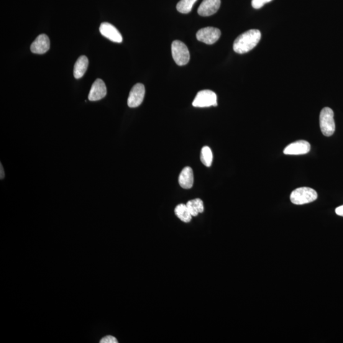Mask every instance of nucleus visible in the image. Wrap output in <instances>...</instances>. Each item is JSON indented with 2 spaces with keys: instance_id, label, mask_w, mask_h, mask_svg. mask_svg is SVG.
<instances>
[{
  "instance_id": "nucleus-1",
  "label": "nucleus",
  "mask_w": 343,
  "mask_h": 343,
  "mask_svg": "<svg viewBox=\"0 0 343 343\" xmlns=\"http://www.w3.org/2000/svg\"><path fill=\"white\" fill-rule=\"evenodd\" d=\"M261 33L258 30H250L242 33L235 40L234 43V50L235 52L242 54L249 52L256 47L260 42Z\"/></svg>"
},
{
  "instance_id": "nucleus-2",
  "label": "nucleus",
  "mask_w": 343,
  "mask_h": 343,
  "mask_svg": "<svg viewBox=\"0 0 343 343\" xmlns=\"http://www.w3.org/2000/svg\"><path fill=\"white\" fill-rule=\"evenodd\" d=\"M317 197L318 194L315 189L308 187H302L292 192L290 198L293 204L304 205L316 201Z\"/></svg>"
},
{
  "instance_id": "nucleus-3",
  "label": "nucleus",
  "mask_w": 343,
  "mask_h": 343,
  "mask_svg": "<svg viewBox=\"0 0 343 343\" xmlns=\"http://www.w3.org/2000/svg\"><path fill=\"white\" fill-rule=\"evenodd\" d=\"M334 112L330 107H324L320 115V126L325 136L330 137L334 134L336 130L334 119Z\"/></svg>"
},
{
  "instance_id": "nucleus-4",
  "label": "nucleus",
  "mask_w": 343,
  "mask_h": 343,
  "mask_svg": "<svg viewBox=\"0 0 343 343\" xmlns=\"http://www.w3.org/2000/svg\"><path fill=\"white\" fill-rule=\"evenodd\" d=\"M172 54L174 61L179 66L186 65L190 60L188 47L181 41H174L172 43Z\"/></svg>"
},
{
  "instance_id": "nucleus-5",
  "label": "nucleus",
  "mask_w": 343,
  "mask_h": 343,
  "mask_svg": "<svg viewBox=\"0 0 343 343\" xmlns=\"http://www.w3.org/2000/svg\"><path fill=\"white\" fill-rule=\"evenodd\" d=\"M193 106L196 107L217 106V95L210 90L199 91L194 99Z\"/></svg>"
},
{
  "instance_id": "nucleus-6",
  "label": "nucleus",
  "mask_w": 343,
  "mask_h": 343,
  "mask_svg": "<svg viewBox=\"0 0 343 343\" xmlns=\"http://www.w3.org/2000/svg\"><path fill=\"white\" fill-rule=\"evenodd\" d=\"M221 32L217 28L207 27L202 28L197 32L196 37L197 40L207 45H212L216 43L221 37Z\"/></svg>"
},
{
  "instance_id": "nucleus-7",
  "label": "nucleus",
  "mask_w": 343,
  "mask_h": 343,
  "mask_svg": "<svg viewBox=\"0 0 343 343\" xmlns=\"http://www.w3.org/2000/svg\"><path fill=\"white\" fill-rule=\"evenodd\" d=\"M145 96V87L142 83H137L132 87L128 98V106L132 108L139 106Z\"/></svg>"
},
{
  "instance_id": "nucleus-8",
  "label": "nucleus",
  "mask_w": 343,
  "mask_h": 343,
  "mask_svg": "<svg viewBox=\"0 0 343 343\" xmlns=\"http://www.w3.org/2000/svg\"><path fill=\"white\" fill-rule=\"evenodd\" d=\"M311 150L310 144L306 140H298L291 143L283 150V153L287 155H305Z\"/></svg>"
},
{
  "instance_id": "nucleus-9",
  "label": "nucleus",
  "mask_w": 343,
  "mask_h": 343,
  "mask_svg": "<svg viewBox=\"0 0 343 343\" xmlns=\"http://www.w3.org/2000/svg\"><path fill=\"white\" fill-rule=\"evenodd\" d=\"M100 32L104 37L115 43H122L123 38L119 31L108 22L102 23L99 27Z\"/></svg>"
},
{
  "instance_id": "nucleus-10",
  "label": "nucleus",
  "mask_w": 343,
  "mask_h": 343,
  "mask_svg": "<svg viewBox=\"0 0 343 343\" xmlns=\"http://www.w3.org/2000/svg\"><path fill=\"white\" fill-rule=\"evenodd\" d=\"M107 89L106 85L101 79H97L92 84L91 91L89 92L88 98L91 101H97L103 99L106 96Z\"/></svg>"
},
{
  "instance_id": "nucleus-11",
  "label": "nucleus",
  "mask_w": 343,
  "mask_h": 343,
  "mask_svg": "<svg viewBox=\"0 0 343 343\" xmlns=\"http://www.w3.org/2000/svg\"><path fill=\"white\" fill-rule=\"evenodd\" d=\"M221 6V0H204L198 9V13L202 17L211 16L218 11Z\"/></svg>"
},
{
  "instance_id": "nucleus-12",
  "label": "nucleus",
  "mask_w": 343,
  "mask_h": 343,
  "mask_svg": "<svg viewBox=\"0 0 343 343\" xmlns=\"http://www.w3.org/2000/svg\"><path fill=\"white\" fill-rule=\"evenodd\" d=\"M50 49V40L48 36L42 34L38 36L31 45V51L37 54H43Z\"/></svg>"
},
{
  "instance_id": "nucleus-13",
  "label": "nucleus",
  "mask_w": 343,
  "mask_h": 343,
  "mask_svg": "<svg viewBox=\"0 0 343 343\" xmlns=\"http://www.w3.org/2000/svg\"><path fill=\"white\" fill-rule=\"evenodd\" d=\"M194 182L193 172L189 167H186L181 171L179 177V183L184 189H190L193 187Z\"/></svg>"
},
{
  "instance_id": "nucleus-14",
  "label": "nucleus",
  "mask_w": 343,
  "mask_h": 343,
  "mask_svg": "<svg viewBox=\"0 0 343 343\" xmlns=\"http://www.w3.org/2000/svg\"><path fill=\"white\" fill-rule=\"evenodd\" d=\"M89 66L88 58L85 55L80 56L76 61L75 66H74V76L76 79H80L83 77L84 74L85 73L87 68Z\"/></svg>"
},
{
  "instance_id": "nucleus-15",
  "label": "nucleus",
  "mask_w": 343,
  "mask_h": 343,
  "mask_svg": "<svg viewBox=\"0 0 343 343\" xmlns=\"http://www.w3.org/2000/svg\"><path fill=\"white\" fill-rule=\"evenodd\" d=\"M189 212L192 216L195 217L204 211L203 201L201 199L196 198L189 201L186 204Z\"/></svg>"
},
{
  "instance_id": "nucleus-16",
  "label": "nucleus",
  "mask_w": 343,
  "mask_h": 343,
  "mask_svg": "<svg viewBox=\"0 0 343 343\" xmlns=\"http://www.w3.org/2000/svg\"><path fill=\"white\" fill-rule=\"evenodd\" d=\"M175 214L181 221L189 222L191 221L192 216L186 205L179 204L176 207Z\"/></svg>"
},
{
  "instance_id": "nucleus-17",
  "label": "nucleus",
  "mask_w": 343,
  "mask_h": 343,
  "mask_svg": "<svg viewBox=\"0 0 343 343\" xmlns=\"http://www.w3.org/2000/svg\"><path fill=\"white\" fill-rule=\"evenodd\" d=\"M201 160L202 163L206 167H211L213 160V154H212L211 148L208 147H204L201 150Z\"/></svg>"
},
{
  "instance_id": "nucleus-18",
  "label": "nucleus",
  "mask_w": 343,
  "mask_h": 343,
  "mask_svg": "<svg viewBox=\"0 0 343 343\" xmlns=\"http://www.w3.org/2000/svg\"><path fill=\"white\" fill-rule=\"evenodd\" d=\"M196 2L197 0H181L177 5V10L182 14H188Z\"/></svg>"
},
{
  "instance_id": "nucleus-19",
  "label": "nucleus",
  "mask_w": 343,
  "mask_h": 343,
  "mask_svg": "<svg viewBox=\"0 0 343 343\" xmlns=\"http://www.w3.org/2000/svg\"><path fill=\"white\" fill-rule=\"evenodd\" d=\"M271 1L272 0H252V6L255 9H261L266 4Z\"/></svg>"
},
{
  "instance_id": "nucleus-20",
  "label": "nucleus",
  "mask_w": 343,
  "mask_h": 343,
  "mask_svg": "<svg viewBox=\"0 0 343 343\" xmlns=\"http://www.w3.org/2000/svg\"><path fill=\"white\" fill-rule=\"evenodd\" d=\"M101 343H118L116 337L112 336H107L103 337L100 341Z\"/></svg>"
},
{
  "instance_id": "nucleus-21",
  "label": "nucleus",
  "mask_w": 343,
  "mask_h": 343,
  "mask_svg": "<svg viewBox=\"0 0 343 343\" xmlns=\"http://www.w3.org/2000/svg\"><path fill=\"white\" fill-rule=\"evenodd\" d=\"M336 213L338 216L343 217V206H339L336 208Z\"/></svg>"
},
{
  "instance_id": "nucleus-22",
  "label": "nucleus",
  "mask_w": 343,
  "mask_h": 343,
  "mask_svg": "<svg viewBox=\"0 0 343 343\" xmlns=\"http://www.w3.org/2000/svg\"><path fill=\"white\" fill-rule=\"evenodd\" d=\"M0 168H1V173H1V175H0V179H3L4 178L5 173H4V168H3V166H2V164H1V167H0Z\"/></svg>"
}]
</instances>
